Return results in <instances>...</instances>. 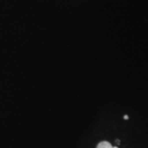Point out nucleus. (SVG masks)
<instances>
[{"instance_id":"obj_3","label":"nucleus","mask_w":148,"mask_h":148,"mask_svg":"<svg viewBox=\"0 0 148 148\" xmlns=\"http://www.w3.org/2000/svg\"><path fill=\"white\" fill-rule=\"evenodd\" d=\"M113 148H119V147H114Z\"/></svg>"},{"instance_id":"obj_1","label":"nucleus","mask_w":148,"mask_h":148,"mask_svg":"<svg viewBox=\"0 0 148 148\" xmlns=\"http://www.w3.org/2000/svg\"><path fill=\"white\" fill-rule=\"evenodd\" d=\"M114 147L111 145V143H110L109 142H106V141H104V142H101L100 143H98V145L96 146V148H113Z\"/></svg>"},{"instance_id":"obj_2","label":"nucleus","mask_w":148,"mask_h":148,"mask_svg":"<svg viewBox=\"0 0 148 148\" xmlns=\"http://www.w3.org/2000/svg\"><path fill=\"white\" fill-rule=\"evenodd\" d=\"M124 119H128V116H127V115H125V116H124Z\"/></svg>"}]
</instances>
